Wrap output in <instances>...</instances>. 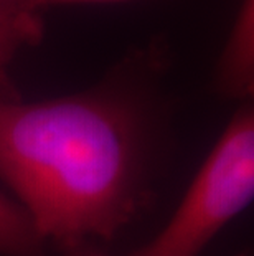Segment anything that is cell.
<instances>
[{
  "instance_id": "cell-1",
  "label": "cell",
  "mask_w": 254,
  "mask_h": 256,
  "mask_svg": "<svg viewBox=\"0 0 254 256\" xmlns=\"http://www.w3.org/2000/svg\"><path fill=\"white\" fill-rule=\"evenodd\" d=\"M147 150V118L122 92L0 98V177L43 242L73 248L126 226L142 202Z\"/></svg>"
},
{
  "instance_id": "cell-2",
  "label": "cell",
  "mask_w": 254,
  "mask_h": 256,
  "mask_svg": "<svg viewBox=\"0 0 254 256\" xmlns=\"http://www.w3.org/2000/svg\"><path fill=\"white\" fill-rule=\"evenodd\" d=\"M254 195V111L245 102L200 167L172 218L131 256H200L251 204Z\"/></svg>"
},
{
  "instance_id": "cell-3",
  "label": "cell",
  "mask_w": 254,
  "mask_h": 256,
  "mask_svg": "<svg viewBox=\"0 0 254 256\" xmlns=\"http://www.w3.org/2000/svg\"><path fill=\"white\" fill-rule=\"evenodd\" d=\"M216 84L225 96L248 100L254 90V0H241L221 52Z\"/></svg>"
},
{
  "instance_id": "cell-4",
  "label": "cell",
  "mask_w": 254,
  "mask_h": 256,
  "mask_svg": "<svg viewBox=\"0 0 254 256\" xmlns=\"http://www.w3.org/2000/svg\"><path fill=\"white\" fill-rule=\"evenodd\" d=\"M41 10L25 2L0 0V74L21 48L38 43Z\"/></svg>"
},
{
  "instance_id": "cell-5",
  "label": "cell",
  "mask_w": 254,
  "mask_h": 256,
  "mask_svg": "<svg viewBox=\"0 0 254 256\" xmlns=\"http://www.w3.org/2000/svg\"><path fill=\"white\" fill-rule=\"evenodd\" d=\"M43 243L23 210L0 194V254L45 256Z\"/></svg>"
},
{
  "instance_id": "cell-6",
  "label": "cell",
  "mask_w": 254,
  "mask_h": 256,
  "mask_svg": "<svg viewBox=\"0 0 254 256\" xmlns=\"http://www.w3.org/2000/svg\"><path fill=\"white\" fill-rule=\"evenodd\" d=\"M36 5L43 10L55 5H99V4H122L132 0H35Z\"/></svg>"
},
{
  "instance_id": "cell-7",
  "label": "cell",
  "mask_w": 254,
  "mask_h": 256,
  "mask_svg": "<svg viewBox=\"0 0 254 256\" xmlns=\"http://www.w3.org/2000/svg\"><path fill=\"white\" fill-rule=\"evenodd\" d=\"M69 250V256H107L102 252H98V250L88 246L86 244H78V246H73V248H68Z\"/></svg>"
},
{
  "instance_id": "cell-8",
  "label": "cell",
  "mask_w": 254,
  "mask_h": 256,
  "mask_svg": "<svg viewBox=\"0 0 254 256\" xmlns=\"http://www.w3.org/2000/svg\"><path fill=\"white\" fill-rule=\"evenodd\" d=\"M13 2H25V4H30V5H33V7L38 8V10H41V8L38 7V5H36L35 0H13Z\"/></svg>"
}]
</instances>
